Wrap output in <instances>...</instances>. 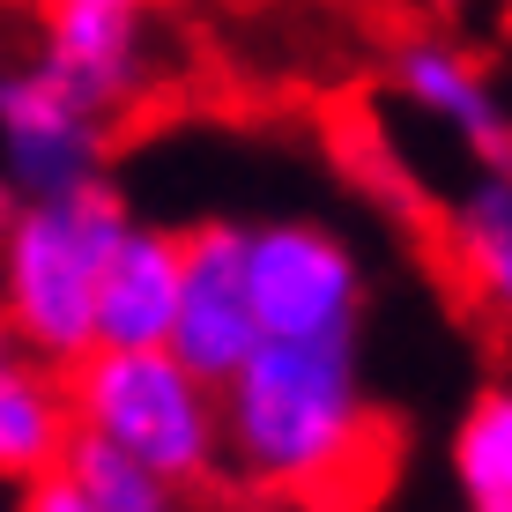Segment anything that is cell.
Here are the masks:
<instances>
[{
    "mask_svg": "<svg viewBox=\"0 0 512 512\" xmlns=\"http://www.w3.org/2000/svg\"><path fill=\"white\" fill-rule=\"evenodd\" d=\"M223 475L260 498L357 512L386 483V416L364 342H260L216 386Z\"/></svg>",
    "mask_w": 512,
    "mask_h": 512,
    "instance_id": "1",
    "label": "cell"
},
{
    "mask_svg": "<svg viewBox=\"0 0 512 512\" xmlns=\"http://www.w3.org/2000/svg\"><path fill=\"white\" fill-rule=\"evenodd\" d=\"M127 231L134 216L112 186L15 208L0 231V327L23 364L67 379L97 349V282Z\"/></svg>",
    "mask_w": 512,
    "mask_h": 512,
    "instance_id": "2",
    "label": "cell"
},
{
    "mask_svg": "<svg viewBox=\"0 0 512 512\" xmlns=\"http://www.w3.org/2000/svg\"><path fill=\"white\" fill-rule=\"evenodd\" d=\"M67 386V416L75 431L104 438L112 453H127L134 468H149L164 490H208L223 483V431H216V394L193 372L149 349V357H82Z\"/></svg>",
    "mask_w": 512,
    "mask_h": 512,
    "instance_id": "3",
    "label": "cell"
},
{
    "mask_svg": "<svg viewBox=\"0 0 512 512\" xmlns=\"http://www.w3.org/2000/svg\"><path fill=\"white\" fill-rule=\"evenodd\" d=\"M245 297H253L260 342H364L372 282L334 223L268 216L245 223Z\"/></svg>",
    "mask_w": 512,
    "mask_h": 512,
    "instance_id": "4",
    "label": "cell"
},
{
    "mask_svg": "<svg viewBox=\"0 0 512 512\" xmlns=\"http://www.w3.org/2000/svg\"><path fill=\"white\" fill-rule=\"evenodd\" d=\"M104 156H112V119L75 104L38 60L0 67V179L23 208L104 186Z\"/></svg>",
    "mask_w": 512,
    "mask_h": 512,
    "instance_id": "5",
    "label": "cell"
},
{
    "mask_svg": "<svg viewBox=\"0 0 512 512\" xmlns=\"http://www.w3.org/2000/svg\"><path fill=\"white\" fill-rule=\"evenodd\" d=\"M260 349V320L245 297V223H193L179 231V312L164 357L216 394Z\"/></svg>",
    "mask_w": 512,
    "mask_h": 512,
    "instance_id": "6",
    "label": "cell"
},
{
    "mask_svg": "<svg viewBox=\"0 0 512 512\" xmlns=\"http://www.w3.org/2000/svg\"><path fill=\"white\" fill-rule=\"evenodd\" d=\"M38 67L97 119L149 90V15L134 0H52L38 15Z\"/></svg>",
    "mask_w": 512,
    "mask_h": 512,
    "instance_id": "7",
    "label": "cell"
},
{
    "mask_svg": "<svg viewBox=\"0 0 512 512\" xmlns=\"http://www.w3.org/2000/svg\"><path fill=\"white\" fill-rule=\"evenodd\" d=\"M394 90L431 127H446L461 141L483 179H512V97L490 82V67L461 38H438V30L401 38L394 45Z\"/></svg>",
    "mask_w": 512,
    "mask_h": 512,
    "instance_id": "8",
    "label": "cell"
},
{
    "mask_svg": "<svg viewBox=\"0 0 512 512\" xmlns=\"http://www.w3.org/2000/svg\"><path fill=\"white\" fill-rule=\"evenodd\" d=\"M171 312H179V231H156L134 216V231L119 238L97 282V349L104 357H149L171 342Z\"/></svg>",
    "mask_w": 512,
    "mask_h": 512,
    "instance_id": "9",
    "label": "cell"
},
{
    "mask_svg": "<svg viewBox=\"0 0 512 512\" xmlns=\"http://www.w3.org/2000/svg\"><path fill=\"white\" fill-rule=\"evenodd\" d=\"M446 260L461 275L468 305L512 349V179H483L475 171L446 201Z\"/></svg>",
    "mask_w": 512,
    "mask_h": 512,
    "instance_id": "10",
    "label": "cell"
},
{
    "mask_svg": "<svg viewBox=\"0 0 512 512\" xmlns=\"http://www.w3.org/2000/svg\"><path fill=\"white\" fill-rule=\"evenodd\" d=\"M67 438H75V416H67V386L60 372H38V364L15 357L0 372V483L30 490L60 468Z\"/></svg>",
    "mask_w": 512,
    "mask_h": 512,
    "instance_id": "11",
    "label": "cell"
},
{
    "mask_svg": "<svg viewBox=\"0 0 512 512\" xmlns=\"http://www.w3.org/2000/svg\"><path fill=\"white\" fill-rule=\"evenodd\" d=\"M453 483L468 512H512V379H490L453 423Z\"/></svg>",
    "mask_w": 512,
    "mask_h": 512,
    "instance_id": "12",
    "label": "cell"
},
{
    "mask_svg": "<svg viewBox=\"0 0 512 512\" xmlns=\"http://www.w3.org/2000/svg\"><path fill=\"white\" fill-rule=\"evenodd\" d=\"M60 475L75 483V498L90 505V512H179V505H186L179 490H164L149 468H134L127 453H112V446H104V438H90V431L67 438Z\"/></svg>",
    "mask_w": 512,
    "mask_h": 512,
    "instance_id": "13",
    "label": "cell"
},
{
    "mask_svg": "<svg viewBox=\"0 0 512 512\" xmlns=\"http://www.w3.org/2000/svg\"><path fill=\"white\" fill-rule=\"evenodd\" d=\"M15 512H90V505H82V498H75V483H67V475H60V468H52V475H45V483H30V490H15Z\"/></svg>",
    "mask_w": 512,
    "mask_h": 512,
    "instance_id": "14",
    "label": "cell"
},
{
    "mask_svg": "<svg viewBox=\"0 0 512 512\" xmlns=\"http://www.w3.org/2000/svg\"><path fill=\"white\" fill-rule=\"evenodd\" d=\"M15 208H23V201H15V186L0 179V231H8V223H15Z\"/></svg>",
    "mask_w": 512,
    "mask_h": 512,
    "instance_id": "15",
    "label": "cell"
},
{
    "mask_svg": "<svg viewBox=\"0 0 512 512\" xmlns=\"http://www.w3.org/2000/svg\"><path fill=\"white\" fill-rule=\"evenodd\" d=\"M8 364H15V342H8V327H0V372H8Z\"/></svg>",
    "mask_w": 512,
    "mask_h": 512,
    "instance_id": "16",
    "label": "cell"
}]
</instances>
